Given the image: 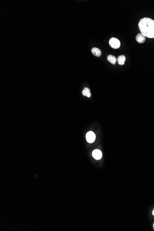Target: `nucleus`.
<instances>
[{
    "instance_id": "nucleus-10",
    "label": "nucleus",
    "mask_w": 154,
    "mask_h": 231,
    "mask_svg": "<svg viewBox=\"0 0 154 231\" xmlns=\"http://www.w3.org/2000/svg\"><path fill=\"white\" fill-rule=\"evenodd\" d=\"M152 214H153V215H154V210H153V212H152Z\"/></svg>"
},
{
    "instance_id": "nucleus-8",
    "label": "nucleus",
    "mask_w": 154,
    "mask_h": 231,
    "mask_svg": "<svg viewBox=\"0 0 154 231\" xmlns=\"http://www.w3.org/2000/svg\"><path fill=\"white\" fill-rule=\"evenodd\" d=\"M117 60L119 65H123L126 61V57L124 55H121L117 57Z\"/></svg>"
},
{
    "instance_id": "nucleus-4",
    "label": "nucleus",
    "mask_w": 154,
    "mask_h": 231,
    "mask_svg": "<svg viewBox=\"0 0 154 231\" xmlns=\"http://www.w3.org/2000/svg\"><path fill=\"white\" fill-rule=\"evenodd\" d=\"M92 156L96 160H100L102 157V153L99 149H95L92 152Z\"/></svg>"
},
{
    "instance_id": "nucleus-5",
    "label": "nucleus",
    "mask_w": 154,
    "mask_h": 231,
    "mask_svg": "<svg viewBox=\"0 0 154 231\" xmlns=\"http://www.w3.org/2000/svg\"><path fill=\"white\" fill-rule=\"evenodd\" d=\"M136 39L137 42L139 43H143L145 42L146 40V37L142 33L137 34L136 37Z\"/></svg>"
},
{
    "instance_id": "nucleus-1",
    "label": "nucleus",
    "mask_w": 154,
    "mask_h": 231,
    "mask_svg": "<svg viewBox=\"0 0 154 231\" xmlns=\"http://www.w3.org/2000/svg\"><path fill=\"white\" fill-rule=\"evenodd\" d=\"M138 27L141 33L145 37L154 38V20L149 18H143L138 23Z\"/></svg>"
},
{
    "instance_id": "nucleus-11",
    "label": "nucleus",
    "mask_w": 154,
    "mask_h": 231,
    "mask_svg": "<svg viewBox=\"0 0 154 231\" xmlns=\"http://www.w3.org/2000/svg\"><path fill=\"white\" fill-rule=\"evenodd\" d=\"M153 226H154V225H153Z\"/></svg>"
},
{
    "instance_id": "nucleus-2",
    "label": "nucleus",
    "mask_w": 154,
    "mask_h": 231,
    "mask_svg": "<svg viewBox=\"0 0 154 231\" xmlns=\"http://www.w3.org/2000/svg\"><path fill=\"white\" fill-rule=\"evenodd\" d=\"M109 44L112 48L117 49L121 46V42L120 40L115 37H112L109 40Z\"/></svg>"
},
{
    "instance_id": "nucleus-3",
    "label": "nucleus",
    "mask_w": 154,
    "mask_h": 231,
    "mask_svg": "<svg viewBox=\"0 0 154 231\" xmlns=\"http://www.w3.org/2000/svg\"><path fill=\"white\" fill-rule=\"evenodd\" d=\"M95 134L92 131H90L87 133L86 135V139L87 142L89 143H92L95 139Z\"/></svg>"
},
{
    "instance_id": "nucleus-7",
    "label": "nucleus",
    "mask_w": 154,
    "mask_h": 231,
    "mask_svg": "<svg viewBox=\"0 0 154 231\" xmlns=\"http://www.w3.org/2000/svg\"><path fill=\"white\" fill-rule=\"evenodd\" d=\"M107 60L113 65H115L117 61V58L111 54H109L107 56Z\"/></svg>"
},
{
    "instance_id": "nucleus-6",
    "label": "nucleus",
    "mask_w": 154,
    "mask_h": 231,
    "mask_svg": "<svg viewBox=\"0 0 154 231\" xmlns=\"http://www.w3.org/2000/svg\"><path fill=\"white\" fill-rule=\"evenodd\" d=\"M91 51L93 54L95 55V56L100 57L101 54V51L99 48H95V47L92 48H91Z\"/></svg>"
},
{
    "instance_id": "nucleus-9",
    "label": "nucleus",
    "mask_w": 154,
    "mask_h": 231,
    "mask_svg": "<svg viewBox=\"0 0 154 231\" xmlns=\"http://www.w3.org/2000/svg\"><path fill=\"white\" fill-rule=\"evenodd\" d=\"M82 94L83 96H87L88 97H90L91 96V94L90 92V89L89 88H84V89L82 91Z\"/></svg>"
}]
</instances>
